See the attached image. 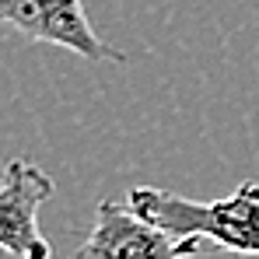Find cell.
<instances>
[{"mask_svg":"<svg viewBox=\"0 0 259 259\" xmlns=\"http://www.w3.org/2000/svg\"><path fill=\"white\" fill-rule=\"evenodd\" d=\"M53 179L25 158H11L0 182V249L18 259H53V245L39 228V210L53 196Z\"/></svg>","mask_w":259,"mask_h":259,"instance_id":"3957f363","label":"cell"},{"mask_svg":"<svg viewBox=\"0 0 259 259\" xmlns=\"http://www.w3.org/2000/svg\"><path fill=\"white\" fill-rule=\"evenodd\" d=\"M126 203L193 256L207 242L235 256H259V182H242L210 203L186 200L158 186H137L130 189Z\"/></svg>","mask_w":259,"mask_h":259,"instance_id":"6da1fadb","label":"cell"},{"mask_svg":"<svg viewBox=\"0 0 259 259\" xmlns=\"http://www.w3.org/2000/svg\"><path fill=\"white\" fill-rule=\"evenodd\" d=\"M74 259H193V252L161 228L147 224L130 203L102 200Z\"/></svg>","mask_w":259,"mask_h":259,"instance_id":"277c9868","label":"cell"},{"mask_svg":"<svg viewBox=\"0 0 259 259\" xmlns=\"http://www.w3.org/2000/svg\"><path fill=\"white\" fill-rule=\"evenodd\" d=\"M0 25L46 46L70 49L84 60L126 63V53L109 46L88 21L81 0H0Z\"/></svg>","mask_w":259,"mask_h":259,"instance_id":"7a4b0ae2","label":"cell"}]
</instances>
